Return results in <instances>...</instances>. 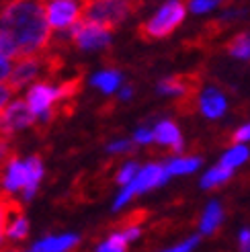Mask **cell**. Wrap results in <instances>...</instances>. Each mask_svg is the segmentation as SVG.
<instances>
[{
	"label": "cell",
	"mask_w": 250,
	"mask_h": 252,
	"mask_svg": "<svg viewBox=\"0 0 250 252\" xmlns=\"http://www.w3.org/2000/svg\"><path fill=\"white\" fill-rule=\"evenodd\" d=\"M91 84L101 88L103 93H113L121 84V74L117 70H101L91 78Z\"/></svg>",
	"instance_id": "obj_17"
},
{
	"label": "cell",
	"mask_w": 250,
	"mask_h": 252,
	"mask_svg": "<svg viewBox=\"0 0 250 252\" xmlns=\"http://www.w3.org/2000/svg\"><path fill=\"white\" fill-rule=\"evenodd\" d=\"M133 6L129 2H119V0H96V2L82 4V19L86 23L98 25L103 29H115L131 15Z\"/></svg>",
	"instance_id": "obj_2"
},
{
	"label": "cell",
	"mask_w": 250,
	"mask_h": 252,
	"mask_svg": "<svg viewBox=\"0 0 250 252\" xmlns=\"http://www.w3.org/2000/svg\"><path fill=\"white\" fill-rule=\"evenodd\" d=\"M244 252H250V244H248V248H246V250H244Z\"/></svg>",
	"instance_id": "obj_34"
},
{
	"label": "cell",
	"mask_w": 250,
	"mask_h": 252,
	"mask_svg": "<svg viewBox=\"0 0 250 252\" xmlns=\"http://www.w3.org/2000/svg\"><path fill=\"white\" fill-rule=\"evenodd\" d=\"M60 103V96H58V86L49 84L47 80L43 82H37L29 88L27 93V105L31 109V113L37 117L47 115V113L54 111V105Z\"/></svg>",
	"instance_id": "obj_7"
},
{
	"label": "cell",
	"mask_w": 250,
	"mask_h": 252,
	"mask_svg": "<svg viewBox=\"0 0 250 252\" xmlns=\"http://www.w3.org/2000/svg\"><path fill=\"white\" fill-rule=\"evenodd\" d=\"M218 2H214V0H193V2L189 4V8L193 12H197V15H201V12H207L211 8H216Z\"/></svg>",
	"instance_id": "obj_27"
},
{
	"label": "cell",
	"mask_w": 250,
	"mask_h": 252,
	"mask_svg": "<svg viewBox=\"0 0 250 252\" xmlns=\"http://www.w3.org/2000/svg\"><path fill=\"white\" fill-rule=\"evenodd\" d=\"M10 94H12V93H10V88H8L6 84H0V111H2V109L6 107Z\"/></svg>",
	"instance_id": "obj_30"
},
{
	"label": "cell",
	"mask_w": 250,
	"mask_h": 252,
	"mask_svg": "<svg viewBox=\"0 0 250 252\" xmlns=\"http://www.w3.org/2000/svg\"><path fill=\"white\" fill-rule=\"evenodd\" d=\"M70 39L80 49H101L111 43V31L93 23L78 21L70 29Z\"/></svg>",
	"instance_id": "obj_6"
},
{
	"label": "cell",
	"mask_w": 250,
	"mask_h": 252,
	"mask_svg": "<svg viewBox=\"0 0 250 252\" xmlns=\"http://www.w3.org/2000/svg\"><path fill=\"white\" fill-rule=\"evenodd\" d=\"M0 183H2L6 193H15L19 189L27 187V166H25V162H21L19 158L12 160L0 176Z\"/></svg>",
	"instance_id": "obj_12"
},
{
	"label": "cell",
	"mask_w": 250,
	"mask_h": 252,
	"mask_svg": "<svg viewBox=\"0 0 250 252\" xmlns=\"http://www.w3.org/2000/svg\"><path fill=\"white\" fill-rule=\"evenodd\" d=\"M226 47L232 58L250 60V33H238L234 39H230V43Z\"/></svg>",
	"instance_id": "obj_19"
},
{
	"label": "cell",
	"mask_w": 250,
	"mask_h": 252,
	"mask_svg": "<svg viewBox=\"0 0 250 252\" xmlns=\"http://www.w3.org/2000/svg\"><path fill=\"white\" fill-rule=\"evenodd\" d=\"M199 109L207 119H218L221 117L228 109V100L218 88H205V91L199 94Z\"/></svg>",
	"instance_id": "obj_10"
},
{
	"label": "cell",
	"mask_w": 250,
	"mask_h": 252,
	"mask_svg": "<svg viewBox=\"0 0 250 252\" xmlns=\"http://www.w3.org/2000/svg\"><path fill=\"white\" fill-rule=\"evenodd\" d=\"M238 244H240V250H242V252L248 248V244H250V230H248V228L240 230V236H238Z\"/></svg>",
	"instance_id": "obj_31"
},
{
	"label": "cell",
	"mask_w": 250,
	"mask_h": 252,
	"mask_svg": "<svg viewBox=\"0 0 250 252\" xmlns=\"http://www.w3.org/2000/svg\"><path fill=\"white\" fill-rule=\"evenodd\" d=\"M47 25L58 31L72 29L82 19V4L72 2V0H56V2L45 4Z\"/></svg>",
	"instance_id": "obj_5"
},
{
	"label": "cell",
	"mask_w": 250,
	"mask_h": 252,
	"mask_svg": "<svg viewBox=\"0 0 250 252\" xmlns=\"http://www.w3.org/2000/svg\"><path fill=\"white\" fill-rule=\"evenodd\" d=\"M166 181H168V172H166V166L164 164H148V166L140 168V172H137L135 179L127 187L121 189V193L117 195L115 203H113V209L123 207L131 197L142 195V193L150 191V189L164 185Z\"/></svg>",
	"instance_id": "obj_4"
},
{
	"label": "cell",
	"mask_w": 250,
	"mask_h": 252,
	"mask_svg": "<svg viewBox=\"0 0 250 252\" xmlns=\"http://www.w3.org/2000/svg\"><path fill=\"white\" fill-rule=\"evenodd\" d=\"M0 252H19V250H15V248H2Z\"/></svg>",
	"instance_id": "obj_33"
},
{
	"label": "cell",
	"mask_w": 250,
	"mask_h": 252,
	"mask_svg": "<svg viewBox=\"0 0 250 252\" xmlns=\"http://www.w3.org/2000/svg\"><path fill=\"white\" fill-rule=\"evenodd\" d=\"M29 234V221L25 218H19L17 221H12L6 230V236L12 238V240H23V238H27Z\"/></svg>",
	"instance_id": "obj_23"
},
{
	"label": "cell",
	"mask_w": 250,
	"mask_h": 252,
	"mask_svg": "<svg viewBox=\"0 0 250 252\" xmlns=\"http://www.w3.org/2000/svg\"><path fill=\"white\" fill-rule=\"evenodd\" d=\"M166 172L168 176H177V174H191L201 166V158L197 156H187V158H172L166 162Z\"/></svg>",
	"instance_id": "obj_15"
},
{
	"label": "cell",
	"mask_w": 250,
	"mask_h": 252,
	"mask_svg": "<svg viewBox=\"0 0 250 252\" xmlns=\"http://www.w3.org/2000/svg\"><path fill=\"white\" fill-rule=\"evenodd\" d=\"M131 148H133V144L129 140H117L107 146V152L109 154H127V152H131Z\"/></svg>",
	"instance_id": "obj_24"
},
{
	"label": "cell",
	"mask_w": 250,
	"mask_h": 252,
	"mask_svg": "<svg viewBox=\"0 0 250 252\" xmlns=\"http://www.w3.org/2000/svg\"><path fill=\"white\" fill-rule=\"evenodd\" d=\"M131 88L127 86V88H123V91H121V94H119V98H123V100H127V98H131Z\"/></svg>",
	"instance_id": "obj_32"
},
{
	"label": "cell",
	"mask_w": 250,
	"mask_h": 252,
	"mask_svg": "<svg viewBox=\"0 0 250 252\" xmlns=\"http://www.w3.org/2000/svg\"><path fill=\"white\" fill-rule=\"evenodd\" d=\"M137 172H140V166H137V162H127V164H123V166L119 168L115 181H117L121 187H127V185L135 179V176H137Z\"/></svg>",
	"instance_id": "obj_22"
},
{
	"label": "cell",
	"mask_w": 250,
	"mask_h": 252,
	"mask_svg": "<svg viewBox=\"0 0 250 252\" xmlns=\"http://www.w3.org/2000/svg\"><path fill=\"white\" fill-rule=\"evenodd\" d=\"M10 72H12V66H10V60H6L4 56V49H2V43H0V84L4 80L10 78Z\"/></svg>",
	"instance_id": "obj_25"
},
{
	"label": "cell",
	"mask_w": 250,
	"mask_h": 252,
	"mask_svg": "<svg viewBox=\"0 0 250 252\" xmlns=\"http://www.w3.org/2000/svg\"><path fill=\"white\" fill-rule=\"evenodd\" d=\"M0 31H4L19 49V60L41 56L47 52L49 25L45 4L41 2H8L0 10Z\"/></svg>",
	"instance_id": "obj_1"
},
{
	"label": "cell",
	"mask_w": 250,
	"mask_h": 252,
	"mask_svg": "<svg viewBox=\"0 0 250 252\" xmlns=\"http://www.w3.org/2000/svg\"><path fill=\"white\" fill-rule=\"evenodd\" d=\"M133 140H135V144H142V146L152 144V142H154V129H150V127H140V129L135 131Z\"/></svg>",
	"instance_id": "obj_26"
},
{
	"label": "cell",
	"mask_w": 250,
	"mask_h": 252,
	"mask_svg": "<svg viewBox=\"0 0 250 252\" xmlns=\"http://www.w3.org/2000/svg\"><path fill=\"white\" fill-rule=\"evenodd\" d=\"M19 218H25L23 216V205L10 193L0 191V250H2V242H4L8 225L12 221H17Z\"/></svg>",
	"instance_id": "obj_9"
},
{
	"label": "cell",
	"mask_w": 250,
	"mask_h": 252,
	"mask_svg": "<svg viewBox=\"0 0 250 252\" xmlns=\"http://www.w3.org/2000/svg\"><path fill=\"white\" fill-rule=\"evenodd\" d=\"M80 238L76 234H64V236H49L37 242L31 252H68L78 244Z\"/></svg>",
	"instance_id": "obj_13"
},
{
	"label": "cell",
	"mask_w": 250,
	"mask_h": 252,
	"mask_svg": "<svg viewBox=\"0 0 250 252\" xmlns=\"http://www.w3.org/2000/svg\"><path fill=\"white\" fill-rule=\"evenodd\" d=\"M197 244H199V236H193L187 242H181V244L172 246V248H166V250H162V252H191Z\"/></svg>",
	"instance_id": "obj_28"
},
{
	"label": "cell",
	"mask_w": 250,
	"mask_h": 252,
	"mask_svg": "<svg viewBox=\"0 0 250 252\" xmlns=\"http://www.w3.org/2000/svg\"><path fill=\"white\" fill-rule=\"evenodd\" d=\"M158 93L160 94H172L181 98V105L187 107L195 103V93H197V82L189 76H172L158 82Z\"/></svg>",
	"instance_id": "obj_8"
},
{
	"label": "cell",
	"mask_w": 250,
	"mask_h": 252,
	"mask_svg": "<svg viewBox=\"0 0 250 252\" xmlns=\"http://www.w3.org/2000/svg\"><path fill=\"white\" fill-rule=\"evenodd\" d=\"M154 142L164 146V148H170L172 152H181L183 150V135H181V129L177 127V123H172L168 119L160 121L154 129Z\"/></svg>",
	"instance_id": "obj_11"
},
{
	"label": "cell",
	"mask_w": 250,
	"mask_h": 252,
	"mask_svg": "<svg viewBox=\"0 0 250 252\" xmlns=\"http://www.w3.org/2000/svg\"><path fill=\"white\" fill-rule=\"evenodd\" d=\"M230 176H232V170L228 168H223V166H214V168H209L205 174H203V179H201V187L203 189H214V187H219L221 183H226L230 181Z\"/></svg>",
	"instance_id": "obj_20"
},
{
	"label": "cell",
	"mask_w": 250,
	"mask_h": 252,
	"mask_svg": "<svg viewBox=\"0 0 250 252\" xmlns=\"http://www.w3.org/2000/svg\"><path fill=\"white\" fill-rule=\"evenodd\" d=\"M185 15H187V8L183 2L172 0V2L162 4L140 27V35L144 39H162V37L170 35L179 27L185 19Z\"/></svg>",
	"instance_id": "obj_3"
},
{
	"label": "cell",
	"mask_w": 250,
	"mask_h": 252,
	"mask_svg": "<svg viewBox=\"0 0 250 252\" xmlns=\"http://www.w3.org/2000/svg\"><path fill=\"white\" fill-rule=\"evenodd\" d=\"M223 218V209L219 205V201H211V203L205 207L203 218H201V232L203 234H214L216 228L221 223Z\"/></svg>",
	"instance_id": "obj_16"
},
{
	"label": "cell",
	"mask_w": 250,
	"mask_h": 252,
	"mask_svg": "<svg viewBox=\"0 0 250 252\" xmlns=\"http://www.w3.org/2000/svg\"><path fill=\"white\" fill-rule=\"evenodd\" d=\"M125 246H127L125 238L119 232H115V234L109 236L107 242H103L101 246L96 248V252H125Z\"/></svg>",
	"instance_id": "obj_21"
},
{
	"label": "cell",
	"mask_w": 250,
	"mask_h": 252,
	"mask_svg": "<svg viewBox=\"0 0 250 252\" xmlns=\"http://www.w3.org/2000/svg\"><path fill=\"white\" fill-rule=\"evenodd\" d=\"M250 140V123L242 125V127H238L234 131V142L240 144V142H248Z\"/></svg>",
	"instance_id": "obj_29"
},
{
	"label": "cell",
	"mask_w": 250,
	"mask_h": 252,
	"mask_svg": "<svg viewBox=\"0 0 250 252\" xmlns=\"http://www.w3.org/2000/svg\"><path fill=\"white\" fill-rule=\"evenodd\" d=\"M25 166H27V187L23 189V199L29 201V199H33L37 187H39L41 176H43V162L37 154H33L27 158Z\"/></svg>",
	"instance_id": "obj_14"
},
{
	"label": "cell",
	"mask_w": 250,
	"mask_h": 252,
	"mask_svg": "<svg viewBox=\"0 0 250 252\" xmlns=\"http://www.w3.org/2000/svg\"><path fill=\"white\" fill-rule=\"evenodd\" d=\"M248 156H250L248 148H246V146H242V144H236V146H232V148L228 150V152L221 156L219 166H223V168L232 170V168H236V166L244 164V162L248 160Z\"/></svg>",
	"instance_id": "obj_18"
}]
</instances>
